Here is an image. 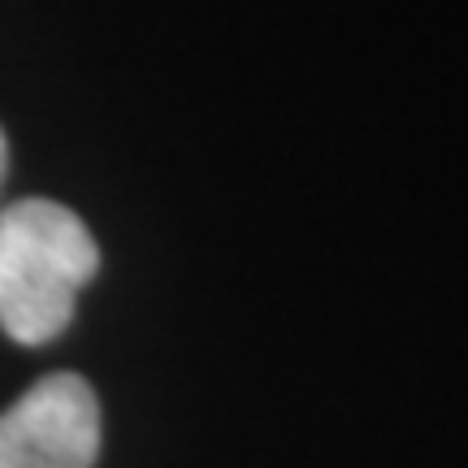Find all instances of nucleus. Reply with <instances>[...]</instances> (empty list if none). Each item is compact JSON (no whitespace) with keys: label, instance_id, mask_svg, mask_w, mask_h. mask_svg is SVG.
<instances>
[{"label":"nucleus","instance_id":"f257e3e1","mask_svg":"<svg viewBox=\"0 0 468 468\" xmlns=\"http://www.w3.org/2000/svg\"><path fill=\"white\" fill-rule=\"evenodd\" d=\"M96 273L101 248L74 208L39 196L0 208V330L14 343H52Z\"/></svg>","mask_w":468,"mask_h":468},{"label":"nucleus","instance_id":"f03ea898","mask_svg":"<svg viewBox=\"0 0 468 468\" xmlns=\"http://www.w3.org/2000/svg\"><path fill=\"white\" fill-rule=\"evenodd\" d=\"M101 399L79 373H52L0 412V468H96Z\"/></svg>","mask_w":468,"mask_h":468},{"label":"nucleus","instance_id":"7ed1b4c3","mask_svg":"<svg viewBox=\"0 0 468 468\" xmlns=\"http://www.w3.org/2000/svg\"><path fill=\"white\" fill-rule=\"evenodd\" d=\"M5 169H9V144H5V131H0V183H5Z\"/></svg>","mask_w":468,"mask_h":468}]
</instances>
